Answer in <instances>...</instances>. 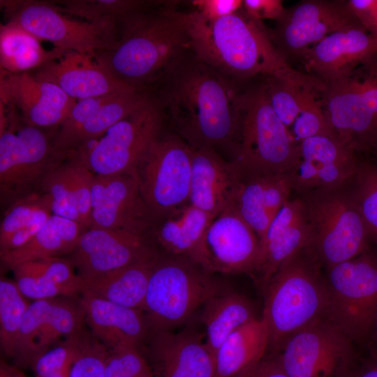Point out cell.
Returning <instances> with one entry per match:
<instances>
[{"instance_id": "obj_42", "label": "cell", "mask_w": 377, "mask_h": 377, "mask_svg": "<svg viewBox=\"0 0 377 377\" xmlns=\"http://www.w3.org/2000/svg\"><path fill=\"white\" fill-rule=\"evenodd\" d=\"M68 154L45 176L40 191L50 197L52 214L80 223L67 163Z\"/></svg>"}, {"instance_id": "obj_16", "label": "cell", "mask_w": 377, "mask_h": 377, "mask_svg": "<svg viewBox=\"0 0 377 377\" xmlns=\"http://www.w3.org/2000/svg\"><path fill=\"white\" fill-rule=\"evenodd\" d=\"M80 296H61L30 302L13 359L17 367H31L45 352L85 330Z\"/></svg>"}, {"instance_id": "obj_33", "label": "cell", "mask_w": 377, "mask_h": 377, "mask_svg": "<svg viewBox=\"0 0 377 377\" xmlns=\"http://www.w3.org/2000/svg\"><path fill=\"white\" fill-rule=\"evenodd\" d=\"M256 318L255 308L246 297L223 287L200 309L207 346L215 355L231 333Z\"/></svg>"}, {"instance_id": "obj_5", "label": "cell", "mask_w": 377, "mask_h": 377, "mask_svg": "<svg viewBox=\"0 0 377 377\" xmlns=\"http://www.w3.org/2000/svg\"><path fill=\"white\" fill-rule=\"evenodd\" d=\"M320 102L338 140L357 155L377 158V54L325 83Z\"/></svg>"}, {"instance_id": "obj_21", "label": "cell", "mask_w": 377, "mask_h": 377, "mask_svg": "<svg viewBox=\"0 0 377 377\" xmlns=\"http://www.w3.org/2000/svg\"><path fill=\"white\" fill-rule=\"evenodd\" d=\"M205 336L187 327L150 331L140 347L153 377H215V359Z\"/></svg>"}, {"instance_id": "obj_14", "label": "cell", "mask_w": 377, "mask_h": 377, "mask_svg": "<svg viewBox=\"0 0 377 377\" xmlns=\"http://www.w3.org/2000/svg\"><path fill=\"white\" fill-rule=\"evenodd\" d=\"M3 4L9 21L64 50L96 55L110 49L119 38L117 24L73 19L49 2L14 1Z\"/></svg>"}, {"instance_id": "obj_50", "label": "cell", "mask_w": 377, "mask_h": 377, "mask_svg": "<svg viewBox=\"0 0 377 377\" xmlns=\"http://www.w3.org/2000/svg\"><path fill=\"white\" fill-rule=\"evenodd\" d=\"M351 11L367 31L377 38V0H347Z\"/></svg>"}, {"instance_id": "obj_38", "label": "cell", "mask_w": 377, "mask_h": 377, "mask_svg": "<svg viewBox=\"0 0 377 377\" xmlns=\"http://www.w3.org/2000/svg\"><path fill=\"white\" fill-rule=\"evenodd\" d=\"M163 1L136 0H70L53 1L61 13L94 23L115 24L119 27L129 16L149 10Z\"/></svg>"}, {"instance_id": "obj_7", "label": "cell", "mask_w": 377, "mask_h": 377, "mask_svg": "<svg viewBox=\"0 0 377 377\" xmlns=\"http://www.w3.org/2000/svg\"><path fill=\"white\" fill-rule=\"evenodd\" d=\"M240 124L232 161L242 170L261 174L286 173L299 144L270 104L263 80L242 88Z\"/></svg>"}, {"instance_id": "obj_22", "label": "cell", "mask_w": 377, "mask_h": 377, "mask_svg": "<svg viewBox=\"0 0 377 377\" xmlns=\"http://www.w3.org/2000/svg\"><path fill=\"white\" fill-rule=\"evenodd\" d=\"M211 274L255 275L260 262V241L256 232L232 207L214 217L204 239Z\"/></svg>"}, {"instance_id": "obj_45", "label": "cell", "mask_w": 377, "mask_h": 377, "mask_svg": "<svg viewBox=\"0 0 377 377\" xmlns=\"http://www.w3.org/2000/svg\"><path fill=\"white\" fill-rule=\"evenodd\" d=\"M108 353L88 330L71 364L69 377H105Z\"/></svg>"}, {"instance_id": "obj_35", "label": "cell", "mask_w": 377, "mask_h": 377, "mask_svg": "<svg viewBox=\"0 0 377 377\" xmlns=\"http://www.w3.org/2000/svg\"><path fill=\"white\" fill-rule=\"evenodd\" d=\"M52 214L49 195L38 191L7 207L0 225V252L26 244Z\"/></svg>"}, {"instance_id": "obj_55", "label": "cell", "mask_w": 377, "mask_h": 377, "mask_svg": "<svg viewBox=\"0 0 377 377\" xmlns=\"http://www.w3.org/2000/svg\"><path fill=\"white\" fill-rule=\"evenodd\" d=\"M377 161V160H376Z\"/></svg>"}, {"instance_id": "obj_24", "label": "cell", "mask_w": 377, "mask_h": 377, "mask_svg": "<svg viewBox=\"0 0 377 377\" xmlns=\"http://www.w3.org/2000/svg\"><path fill=\"white\" fill-rule=\"evenodd\" d=\"M311 230L306 205L297 195L290 197L268 226L260 240L261 256L253 278L263 290L281 265L309 246Z\"/></svg>"}, {"instance_id": "obj_19", "label": "cell", "mask_w": 377, "mask_h": 377, "mask_svg": "<svg viewBox=\"0 0 377 377\" xmlns=\"http://www.w3.org/2000/svg\"><path fill=\"white\" fill-rule=\"evenodd\" d=\"M359 157L332 134L302 140L299 144L297 156L286 172L293 192L300 195L348 183L356 172Z\"/></svg>"}, {"instance_id": "obj_2", "label": "cell", "mask_w": 377, "mask_h": 377, "mask_svg": "<svg viewBox=\"0 0 377 377\" xmlns=\"http://www.w3.org/2000/svg\"><path fill=\"white\" fill-rule=\"evenodd\" d=\"M174 13L187 31L194 55L238 84L257 77L301 82L316 78L294 69L274 45L263 22L251 17L243 8L212 21L193 10L174 9Z\"/></svg>"}, {"instance_id": "obj_47", "label": "cell", "mask_w": 377, "mask_h": 377, "mask_svg": "<svg viewBox=\"0 0 377 377\" xmlns=\"http://www.w3.org/2000/svg\"><path fill=\"white\" fill-rule=\"evenodd\" d=\"M193 10L208 20H216L234 14L242 8L241 0H193Z\"/></svg>"}, {"instance_id": "obj_52", "label": "cell", "mask_w": 377, "mask_h": 377, "mask_svg": "<svg viewBox=\"0 0 377 377\" xmlns=\"http://www.w3.org/2000/svg\"><path fill=\"white\" fill-rule=\"evenodd\" d=\"M0 377H27L24 373L15 365L8 364L1 359Z\"/></svg>"}, {"instance_id": "obj_31", "label": "cell", "mask_w": 377, "mask_h": 377, "mask_svg": "<svg viewBox=\"0 0 377 377\" xmlns=\"http://www.w3.org/2000/svg\"><path fill=\"white\" fill-rule=\"evenodd\" d=\"M160 256L84 281L82 293L143 311L150 277ZM81 294V295H82Z\"/></svg>"}, {"instance_id": "obj_43", "label": "cell", "mask_w": 377, "mask_h": 377, "mask_svg": "<svg viewBox=\"0 0 377 377\" xmlns=\"http://www.w3.org/2000/svg\"><path fill=\"white\" fill-rule=\"evenodd\" d=\"M67 163L80 224L87 230L91 228V188L94 174L77 151L68 154Z\"/></svg>"}, {"instance_id": "obj_20", "label": "cell", "mask_w": 377, "mask_h": 377, "mask_svg": "<svg viewBox=\"0 0 377 377\" xmlns=\"http://www.w3.org/2000/svg\"><path fill=\"white\" fill-rule=\"evenodd\" d=\"M159 252L147 236L125 230L91 228L68 258L84 281L149 258Z\"/></svg>"}, {"instance_id": "obj_1", "label": "cell", "mask_w": 377, "mask_h": 377, "mask_svg": "<svg viewBox=\"0 0 377 377\" xmlns=\"http://www.w3.org/2000/svg\"><path fill=\"white\" fill-rule=\"evenodd\" d=\"M160 103L177 135L194 149L234 156L239 124V84L198 59L190 49L157 80Z\"/></svg>"}, {"instance_id": "obj_41", "label": "cell", "mask_w": 377, "mask_h": 377, "mask_svg": "<svg viewBox=\"0 0 377 377\" xmlns=\"http://www.w3.org/2000/svg\"><path fill=\"white\" fill-rule=\"evenodd\" d=\"M11 270L13 274L34 276L49 287L68 288L80 295L84 289V280L68 258H42L20 264Z\"/></svg>"}, {"instance_id": "obj_29", "label": "cell", "mask_w": 377, "mask_h": 377, "mask_svg": "<svg viewBox=\"0 0 377 377\" xmlns=\"http://www.w3.org/2000/svg\"><path fill=\"white\" fill-rule=\"evenodd\" d=\"M86 324L91 335L108 350L140 347L150 329L144 312L89 294L80 295Z\"/></svg>"}, {"instance_id": "obj_3", "label": "cell", "mask_w": 377, "mask_h": 377, "mask_svg": "<svg viewBox=\"0 0 377 377\" xmlns=\"http://www.w3.org/2000/svg\"><path fill=\"white\" fill-rule=\"evenodd\" d=\"M191 49L189 36L174 8L138 13L119 24L117 41L96 55L117 78L145 89Z\"/></svg>"}, {"instance_id": "obj_46", "label": "cell", "mask_w": 377, "mask_h": 377, "mask_svg": "<svg viewBox=\"0 0 377 377\" xmlns=\"http://www.w3.org/2000/svg\"><path fill=\"white\" fill-rule=\"evenodd\" d=\"M289 131L297 143L313 136L332 134L321 105L320 95L302 109Z\"/></svg>"}, {"instance_id": "obj_32", "label": "cell", "mask_w": 377, "mask_h": 377, "mask_svg": "<svg viewBox=\"0 0 377 377\" xmlns=\"http://www.w3.org/2000/svg\"><path fill=\"white\" fill-rule=\"evenodd\" d=\"M84 231L79 223L52 214L26 244L14 250L0 252L1 265L4 268L12 269L28 261L69 255Z\"/></svg>"}, {"instance_id": "obj_54", "label": "cell", "mask_w": 377, "mask_h": 377, "mask_svg": "<svg viewBox=\"0 0 377 377\" xmlns=\"http://www.w3.org/2000/svg\"><path fill=\"white\" fill-rule=\"evenodd\" d=\"M70 369L71 367L67 369L51 372L40 377H69Z\"/></svg>"}, {"instance_id": "obj_18", "label": "cell", "mask_w": 377, "mask_h": 377, "mask_svg": "<svg viewBox=\"0 0 377 377\" xmlns=\"http://www.w3.org/2000/svg\"><path fill=\"white\" fill-rule=\"evenodd\" d=\"M154 221L133 176L94 175L91 228L125 230L147 236Z\"/></svg>"}, {"instance_id": "obj_13", "label": "cell", "mask_w": 377, "mask_h": 377, "mask_svg": "<svg viewBox=\"0 0 377 377\" xmlns=\"http://www.w3.org/2000/svg\"><path fill=\"white\" fill-rule=\"evenodd\" d=\"M278 353L289 377H348L357 364L354 341L327 317L294 334Z\"/></svg>"}, {"instance_id": "obj_44", "label": "cell", "mask_w": 377, "mask_h": 377, "mask_svg": "<svg viewBox=\"0 0 377 377\" xmlns=\"http://www.w3.org/2000/svg\"><path fill=\"white\" fill-rule=\"evenodd\" d=\"M105 377L153 376L140 347L127 346L108 350L105 360Z\"/></svg>"}, {"instance_id": "obj_15", "label": "cell", "mask_w": 377, "mask_h": 377, "mask_svg": "<svg viewBox=\"0 0 377 377\" xmlns=\"http://www.w3.org/2000/svg\"><path fill=\"white\" fill-rule=\"evenodd\" d=\"M362 26L345 0H304L285 8L269 31L274 45L288 61L301 60L306 52L327 36Z\"/></svg>"}, {"instance_id": "obj_49", "label": "cell", "mask_w": 377, "mask_h": 377, "mask_svg": "<svg viewBox=\"0 0 377 377\" xmlns=\"http://www.w3.org/2000/svg\"><path fill=\"white\" fill-rule=\"evenodd\" d=\"M242 8L251 17L261 22L276 21L285 9L281 0H244Z\"/></svg>"}, {"instance_id": "obj_37", "label": "cell", "mask_w": 377, "mask_h": 377, "mask_svg": "<svg viewBox=\"0 0 377 377\" xmlns=\"http://www.w3.org/2000/svg\"><path fill=\"white\" fill-rule=\"evenodd\" d=\"M262 78L272 109L288 130L302 109L325 88L320 80L301 82L275 77Z\"/></svg>"}, {"instance_id": "obj_48", "label": "cell", "mask_w": 377, "mask_h": 377, "mask_svg": "<svg viewBox=\"0 0 377 377\" xmlns=\"http://www.w3.org/2000/svg\"><path fill=\"white\" fill-rule=\"evenodd\" d=\"M237 377H289L284 370L278 352H267L249 366Z\"/></svg>"}, {"instance_id": "obj_11", "label": "cell", "mask_w": 377, "mask_h": 377, "mask_svg": "<svg viewBox=\"0 0 377 377\" xmlns=\"http://www.w3.org/2000/svg\"><path fill=\"white\" fill-rule=\"evenodd\" d=\"M165 116L156 98L112 125L89 147L77 152L95 175L134 177L139 163L163 132Z\"/></svg>"}, {"instance_id": "obj_25", "label": "cell", "mask_w": 377, "mask_h": 377, "mask_svg": "<svg viewBox=\"0 0 377 377\" xmlns=\"http://www.w3.org/2000/svg\"><path fill=\"white\" fill-rule=\"evenodd\" d=\"M377 54V38L362 26L334 32L312 46L300 60L306 73L324 83L350 73Z\"/></svg>"}, {"instance_id": "obj_6", "label": "cell", "mask_w": 377, "mask_h": 377, "mask_svg": "<svg viewBox=\"0 0 377 377\" xmlns=\"http://www.w3.org/2000/svg\"><path fill=\"white\" fill-rule=\"evenodd\" d=\"M0 121V198L4 206L40 191L47 174L68 154L58 152L53 134L28 124L16 108L4 102Z\"/></svg>"}, {"instance_id": "obj_30", "label": "cell", "mask_w": 377, "mask_h": 377, "mask_svg": "<svg viewBox=\"0 0 377 377\" xmlns=\"http://www.w3.org/2000/svg\"><path fill=\"white\" fill-rule=\"evenodd\" d=\"M238 179L232 161L213 149H192L191 205L216 217L231 205Z\"/></svg>"}, {"instance_id": "obj_26", "label": "cell", "mask_w": 377, "mask_h": 377, "mask_svg": "<svg viewBox=\"0 0 377 377\" xmlns=\"http://www.w3.org/2000/svg\"><path fill=\"white\" fill-rule=\"evenodd\" d=\"M33 75L56 84L76 101L131 87L101 64L96 55L73 50H66L59 58L38 68Z\"/></svg>"}, {"instance_id": "obj_27", "label": "cell", "mask_w": 377, "mask_h": 377, "mask_svg": "<svg viewBox=\"0 0 377 377\" xmlns=\"http://www.w3.org/2000/svg\"><path fill=\"white\" fill-rule=\"evenodd\" d=\"M213 219L188 203L156 219L147 237L161 253L188 259L211 274L204 239Z\"/></svg>"}, {"instance_id": "obj_53", "label": "cell", "mask_w": 377, "mask_h": 377, "mask_svg": "<svg viewBox=\"0 0 377 377\" xmlns=\"http://www.w3.org/2000/svg\"><path fill=\"white\" fill-rule=\"evenodd\" d=\"M369 338L372 341V348L377 349V315L373 323L371 332Z\"/></svg>"}, {"instance_id": "obj_28", "label": "cell", "mask_w": 377, "mask_h": 377, "mask_svg": "<svg viewBox=\"0 0 377 377\" xmlns=\"http://www.w3.org/2000/svg\"><path fill=\"white\" fill-rule=\"evenodd\" d=\"M238 170L239 179L230 207L260 241L272 219L291 197L292 186L287 173L269 175Z\"/></svg>"}, {"instance_id": "obj_23", "label": "cell", "mask_w": 377, "mask_h": 377, "mask_svg": "<svg viewBox=\"0 0 377 377\" xmlns=\"http://www.w3.org/2000/svg\"><path fill=\"white\" fill-rule=\"evenodd\" d=\"M1 101L20 110L29 125L56 131L66 119L76 100L58 86L36 79L29 73L1 71Z\"/></svg>"}, {"instance_id": "obj_51", "label": "cell", "mask_w": 377, "mask_h": 377, "mask_svg": "<svg viewBox=\"0 0 377 377\" xmlns=\"http://www.w3.org/2000/svg\"><path fill=\"white\" fill-rule=\"evenodd\" d=\"M348 377H377V349L371 348L364 360L357 362Z\"/></svg>"}, {"instance_id": "obj_8", "label": "cell", "mask_w": 377, "mask_h": 377, "mask_svg": "<svg viewBox=\"0 0 377 377\" xmlns=\"http://www.w3.org/2000/svg\"><path fill=\"white\" fill-rule=\"evenodd\" d=\"M348 182L297 195L307 210L309 247L325 269L369 249V232Z\"/></svg>"}, {"instance_id": "obj_17", "label": "cell", "mask_w": 377, "mask_h": 377, "mask_svg": "<svg viewBox=\"0 0 377 377\" xmlns=\"http://www.w3.org/2000/svg\"><path fill=\"white\" fill-rule=\"evenodd\" d=\"M151 96L145 89L127 87L76 101L66 119L54 132L56 150L63 154L78 151L143 105Z\"/></svg>"}, {"instance_id": "obj_9", "label": "cell", "mask_w": 377, "mask_h": 377, "mask_svg": "<svg viewBox=\"0 0 377 377\" xmlns=\"http://www.w3.org/2000/svg\"><path fill=\"white\" fill-rule=\"evenodd\" d=\"M212 275L188 259L160 253L143 309L150 331L172 330L189 322L223 288Z\"/></svg>"}, {"instance_id": "obj_40", "label": "cell", "mask_w": 377, "mask_h": 377, "mask_svg": "<svg viewBox=\"0 0 377 377\" xmlns=\"http://www.w3.org/2000/svg\"><path fill=\"white\" fill-rule=\"evenodd\" d=\"M348 184L370 238L377 243V161L360 155L356 172Z\"/></svg>"}, {"instance_id": "obj_10", "label": "cell", "mask_w": 377, "mask_h": 377, "mask_svg": "<svg viewBox=\"0 0 377 377\" xmlns=\"http://www.w3.org/2000/svg\"><path fill=\"white\" fill-rule=\"evenodd\" d=\"M327 318L353 341L369 338L377 315V253L368 249L349 260L325 268Z\"/></svg>"}, {"instance_id": "obj_34", "label": "cell", "mask_w": 377, "mask_h": 377, "mask_svg": "<svg viewBox=\"0 0 377 377\" xmlns=\"http://www.w3.org/2000/svg\"><path fill=\"white\" fill-rule=\"evenodd\" d=\"M269 331L263 316L231 333L216 350L215 377H237L268 350Z\"/></svg>"}, {"instance_id": "obj_39", "label": "cell", "mask_w": 377, "mask_h": 377, "mask_svg": "<svg viewBox=\"0 0 377 377\" xmlns=\"http://www.w3.org/2000/svg\"><path fill=\"white\" fill-rule=\"evenodd\" d=\"M30 302L15 281L0 280V345L3 354L13 359L20 327Z\"/></svg>"}, {"instance_id": "obj_4", "label": "cell", "mask_w": 377, "mask_h": 377, "mask_svg": "<svg viewBox=\"0 0 377 377\" xmlns=\"http://www.w3.org/2000/svg\"><path fill=\"white\" fill-rule=\"evenodd\" d=\"M323 268L307 246L284 262L263 288L267 352H278L294 334L327 317L328 292Z\"/></svg>"}, {"instance_id": "obj_36", "label": "cell", "mask_w": 377, "mask_h": 377, "mask_svg": "<svg viewBox=\"0 0 377 377\" xmlns=\"http://www.w3.org/2000/svg\"><path fill=\"white\" fill-rule=\"evenodd\" d=\"M39 38L18 24L8 21L0 27L1 70L10 73H29L61 57L66 51L57 47L45 50Z\"/></svg>"}, {"instance_id": "obj_12", "label": "cell", "mask_w": 377, "mask_h": 377, "mask_svg": "<svg viewBox=\"0 0 377 377\" xmlns=\"http://www.w3.org/2000/svg\"><path fill=\"white\" fill-rule=\"evenodd\" d=\"M191 168L192 148L178 135L163 132L134 175L155 221L189 203Z\"/></svg>"}]
</instances>
